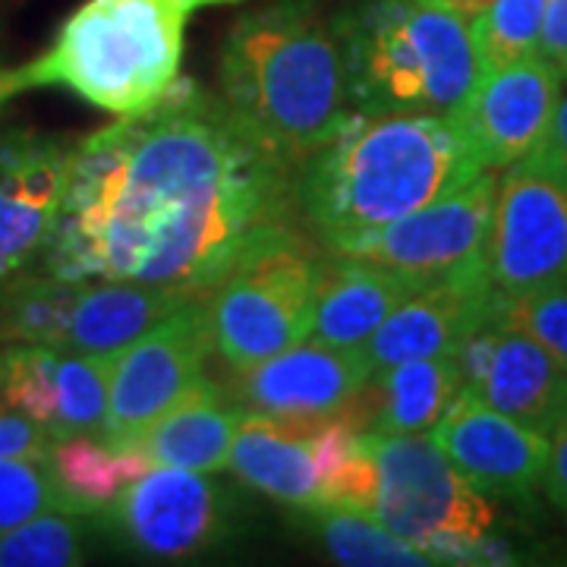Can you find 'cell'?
Instances as JSON below:
<instances>
[{
	"label": "cell",
	"mask_w": 567,
	"mask_h": 567,
	"mask_svg": "<svg viewBox=\"0 0 567 567\" xmlns=\"http://www.w3.org/2000/svg\"><path fill=\"white\" fill-rule=\"evenodd\" d=\"M561 102V76L539 54L486 70L473 92L451 111L483 171L511 167L546 140Z\"/></svg>",
	"instance_id": "obj_14"
},
{
	"label": "cell",
	"mask_w": 567,
	"mask_h": 567,
	"mask_svg": "<svg viewBox=\"0 0 567 567\" xmlns=\"http://www.w3.org/2000/svg\"><path fill=\"white\" fill-rule=\"evenodd\" d=\"M546 3L548 0H492L486 13L470 20L483 73L536 54Z\"/></svg>",
	"instance_id": "obj_27"
},
{
	"label": "cell",
	"mask_w": 567,
	"mask_h": 567,
	"mask_svg": "<svg viewBox=\"0 0 567 567\" xmlns=\"http://www.w3.org/2000/svg\"><path fill=\"white\" fill-rule=\"evenodd\" d=\"M80 281L10 278L0 290V338L25 344L63 347Z\"/></svg>",
	"instance_id": "obj_25"
},
{
	"label": "cell",
	"mask_w": 567,
	"mask_h": 567,
	"mask_svg": "<svg viewBox=\"0 0 567 567\" xmlns=\"http://www.w3.org/2000/svg\"><path fill=\"white\" fill-rule=\"evenodd\" d=\"M486 262L505 300L567 287V164L543 142L498 181Z\"/></svg>",
	"instance_id": "obj_8"
},
{
	"label": "cell",
	"mask_w": 567,
	"mask_h": 567,
	"mask_svg": "<svg viewBox=\"0 0 567 567\" xmlns=\"http://www.w3.org/2000/svg\"><path fill=\"white\" fill-rule=\"evenodd\" d=\"M48 461L73 511L85 517H95L123 488L152 470L148 457H142L140 451L104 445L95 435H73L54 442Z\"/></svg>",
	"instance_id": "obj_23"
},
{
	"label": "cell",
	"mask_w": 567,
	"mask_h": 567,
	"mask_svg": "<svg viewBox=\"0 0 567 567\" xmlns=\"http://www.w3.org/2000/svg\"><path fill=\"white\" fill-rule=\"evenodd\" d=\"M420 290L423 284L394 268L328 252V259L319 265L309 341L363 350L365 341L379 331V324Z\"/></svg>",
	"instance_id": "obj_19"
},
{
	"label": "cell",
	"mask_w": 567,
	"mask_h": 567,
	"mask_svg": "<svg viewBox=\"0 0 567 567\" xmlns=\"http://www.w3.org/2000/svg\"><path fill=\"white\" fill-rule=\"evenodd\" d=\"M246 0H85L39 58L0 70V107L25 92L63 89L114 117H140L181 82L186 22Z\"/></svg>",
	"instance_id": "obj_4"
},
{
	"label": "cell",
	"mask_w": 567,
	"mask_h": 567,
	"mask_svg": "<svg viewBox=\"0 0 567 567\" xmlns=\"http://www.w3.org/2000/svg\"><path fill=\"white\" fill-rule=\"evenodd\" d=\"M498 319L529 334L567 369V287H548L505 300Z\"/></svg>",
	"instance_id": "obj_29"
},
{
	"label": "cell",
	"mask_w": 567,
	"mask_h": 567,
	"mask_svg": "<svg viewBox=\"0 0 567 567\" xmlns=\"http://www.w3.org/2000/svg\"><path fill=\"white\" fill-rule=\"evenodd\" d=\"M218 82L234 117L297 171L350 117L341 44L322 0H271L244 13L224 39Z\"/></svg>",
	"instance_id": "obj_3"
},
{
	"label": "cell",
	"mask_w": 567,
	"mask_h": 567,
	"mask_svg": "<svg viewBox=\"0 0 567 567\" xmlns=\"http://www.w3.org/2000/svg\"><path fill=\"white\" fill-rule=\"evenodd\" d=\"M331 22L360 114H451L483 76L470 22L423 0H357Z\"/></svg>",
	"instance_id": "obj_5"
},
{
	"label": "cell",
	"mask_w": 567,
	"mask_h": 567,
	"mask_svg": "<svg viewBox=\"0 0 567 567\" xmlns=\"http://www.w3.org/2000/svg\"><path fill=\"white\" fill-rule=\"evenodd\" d=\"M495 193L498 181L492 177V171H483L461 189L334 252L394 268L423 287L447 281L470 268L488 265L486 249Z\"/></svg>",
	"instance_id": "obj_11"
},
{
	"label": "cell",
	"mask_w": 567,
	"mask_h": 567,
	"mask_svg": "<svg viewBox=\"0 0 567 567\" xmlns=\"http://www.w3.org/2000/svg\"><path fill=\"white\" fill-rule=\"evenodd\" d=\"M89 517L51 511L0 529V567H73L85 561Z\"/></svg>",
	"instance_id": "obj_26"
},
{
	"label": "cell",
	"mask_w": 567,
	"mask_h": 567,
	"mask_svg": "<svg viewBox=\"0 0 567 567\" xmlns=\"http://www.w3.org/2000/svg\"><path fill=\"white\" fill-rule=\"evenodd\" d=\"M429 7H439V10H447V13H454V17H461V20H476L480 13H486L488 7H492V0H423Z\"/></svg>",
	"instance_id": "obj_35"
},
{
	"label": "cell",
	"mask_w": 567,
	"mask_h": 567,
	"mask_svg": "<svg viewBox=\"0 0 567 567\" xmlns=\"http://www.w3.org/2000/svg\"><path fill=\"white\" fill-rule=\"evenodd\" d=\"M483 174L451 114H353L297 171V212L324 252Z\"/></svg>",
	"instance_id": "obj_2"
},
{
	"label": "cell",
	"mask_w": 567,
	"mask_h": 567,
	"mask_svg": "<svg viewBox=\"0 0 567 567\" xmlns=\"http://www.w3.org/2000/svg\"><path fill=\"white\" fill-rule=\"evenodd\" d=\"M369 442L379 461L375 520L423 548L435 565L488 561L495 507L488 495L466 483L432 435L369 429Z\"/></svg>",
	"instance_id": "obj_7"
},
{
	"label": "cell",
	"mask_w": 567,
	"mask_h": 567,
	"mask_svg": "<svg viewBox=\"0 0 567 567\" xmlns=\"http://www.w3.org/2000/svg\"><path fill=\"white\" fill-rule=\"evenodd\" d=\"M502 306L505 297L492 284L488 265L429 284L398 306L365 341L363 353L372 379L406 360L454 353L476 328L495 322L502 316Z\"/></svg>",
	"instance_id": "obj_17"
},
{
	"label": "cell",
	"mask_w": 567,
	"mask_h": 567,
	"mask_svg": "<svg viewBox=\"0 0 567 567\" xmlns=\"http://www.w3.org/2000/svg\"><path fill=\"white\" fill-rule=\"evenodd\" d=\"M76 142L10 130L0 136V281L17 278L51 244Z\"/></svg>",
	"instance_id": "obj_15"
},
{
	"label": "cell",
	"mask_w": 567,
	"mask_h": 567,
	"mask_svg": "<svg viewBox=\"0 0 567 567\" xmlns=\"http://www.w3.org/2000/svg\"><path fill=\"white\" fill-rule=\"evenodd\" d=\"M212 350L215 338L203 297L167 312L162 322L117 353L102 432L95 439L114 447L130 445L193 388L203 385Z\"/></svg>",
	"instance_id": "obj_10"
},
{
	"label": "cell",
	"mask_w": 567,
	"mask_h": 567,
	"mask_svg": "<svg viewBox=\"0 0 567 567\" xmlns=\"http://www.w3.org/2000/svg\"><path fill=\"white\" fill-rule=\"evenodd\" d=\"M322 259L293 224L265 234L208 293L215 350L234 372L309 341Z\"/></svg>",
	"instance_id": "obj_6"
},
{
	"label": "cell",
	"mask_w": 567,
	"mask_h": 567,
	"mask_svg": "<svg viewBox=\"0 0 567 567\" xmlns=\"http://www.w3.org/2000/svg\"><path fill=\"white\" fill-rule=\"evenodd\" d=\"M193 297L203 293L167 284L80 281L63 347L80 353H123L152 324Z\"/></svg>",
	"instance_id": "obj_21"
},
{
	"label": "cell",
	"mask_w": 567,
	"mask_h": 567,
	"mask_svg": "<svg viewBox=\"0 0 567 567\" xmlns=\"http://www.w3.org/2000/svg\"><path fill=\"white\" fill-rule=\"evenodd\" d=\"M240 511L237 488L205 480L196 470L158 466L123 488L95 520L117 546L136 555L189 561L237 536Z\"/></svg>",
	"instance_id": "obj_9"
},
{
	"label": "cell",
	"mask_w": 567,
	"mask_h": 567,
	"mask_svg": "<svg viewBox=\"0 0 567 567\" xmlns=\"http://www.w3.org/2000/svg\"><path fill=\"white\" fill-rule=\"evenodd\" d=\"M543 145H546L551 155H558L567 164V99H561L558 107H555V117L548 123V133Z\"/></svg>",
	"instance_id": "obj_34"
},
{
	"label": "cell",
	"mask_w": 567,
	"mask_h": 567,
	"mask_svg": "<svg viewBox=\"0 0 567 567\" xmlns=\"http://www.w3.org/2000/svg\"><path fill=\"white\" fill-rule=\"evenodd\" d=\"M51 511H73L48 457L0 461V529L20 527ZM76 514V511H73Z\"/></svg>",
	"instance_id": "obj_28"
},
{
	"label": "cell",
	"mask_w": 567,
	"mask_h": 567,
	"mask_svg": "<svg viewBox=\"0 0 567 567\" xmlns=\"http://www.w3.org/2000/svg\"><path fill=\"white\" fill-rule=\"evenodd\" d=\"M536 54L555 66V73L567 80V0H548Z\"/></svg>",
	"instance_id": "obj_32"
},
{
	"label": "cell",
	"mask_w": 567,
	"mask_h": 567,
	"mask_svg": "<svg viewBox=\"0 0 567 567\" xmlns=\"http://www.w3.org/2000/svg\"><path fill=\"white\" fill-rule=\"evenodd\" d=\"M246 420V410L227 388L205 379L181 404H174L164 416L136 435L130 445L148 457L152 466H174V470H196V473H218L227 470L230 445Z\"/></svg>",
	"instance_id": "obj_20"
},
{
	"label": "cell",
	"mask_w": 567,
	"mask_h": 567,
	"mask_svg": "<svg viewBox=\"0 0 567 567\" xmlns=\"http://www.w3.org/2000/svg\"><path fill=\"white\" fill-rule=\"evenodd\" d=\"M319 505L347 507L375 517L379 505V461L369 442V432L357 439L353 451L338 464V470L328 476V483L319 492Z\"/></svg>",
	"instance_id": "obj_30"
},
{
	"label": "cell",
	"mask_w": 567,
	"mask_h": 567,
	"mask_svg": "<svg viewBox=\"0 0 567 567\" xmlns=\"http://www.w3.org/2000/svg\"><path fill=\"white\" fill-rule=\"evenodd\" d=\"M297 520L316 543L338 561L350 567H425L435 565L423 548L382 527L372 514L334 505L297 507Z\"/></svg>",
	"instance_id": "obj_24"
},
{
	"label": "cell",
	"mask_w": 567,
	"mask_h": 567,
	"mask_svg": "<svg viewBox=\"0 0 567 567\" xmlns=\"http://www.w3.org/2000/svg\"><path fill=\"white\" fill-rule=\"evenodd\" d=\"M117 353L13 341L0 353V388L10 410L39 423L54 442L99 435Z\"/></svg>",
	"instance_id": "obj_12"
},
{
	"label": "cell",
	"mask_w": 567,
	"mask_h": 567,
	"mask_svg": "<svg viewBox=\"0 0 567 567\" xmlns=\"http://www.w3.org/2000/svg\"><path fill=\"white\" fill-rule=\"evenodd\" d=\"M429 435L483 495L527 502L543 486L551 447L548 435L492 410L466 388Z\"/></svg>",
	"instance_id": "obj_16"
},
{
	"label": "cell",
	"mask_w": 567,
	"mask_h": 567,
	"mask_svg": "<svg viewBox=\"0 0 567 567\" xmlns=\"http://www.w3.org/2000/svg\"><path fill=\"white\" fill-rule=\"evenodd\" d=\"M369 382H372V369L363 350L303 341L268 357L252 369L234 372L227 394L246 413L319 416L344 406Z\"/></svg>",
	"instance_id": "obj_18"
},
{
	"label": "cell",
	"mask_w": 567,
	"mask_h": 567,
	"mask_svg": "<svg viewBox=\"0 0 567 567\" xmlns=\"http://www.w3.org/2000/svg\"><path fill=\"white\" fill-rule=\"evenodd\" d=\"M543 488H546L551 507L567 520V420L551 432Z\"/></svg>",
	"instance_id": "obj_33"
},
{
	"label": "cell",
	"mask_w": 567,
	"mask_h": 567,
	"mask_svg": "<svg viewBox=\"0 0 567 567\" xmlns=\"http://www.w3.org/2000/svg\"><path fill=\"white\" fill-rule=\"evenodd\" d=\"M293 208L297 167L224 99L181 76L158 107L73 148L44 268L63 281L167 284L205 297Z\"/></svg>",
	"instance_id": "obj_1"
},
{
	"label": "cell",
	"mask_w": 567,
	"mask_h": 567,
	"mask_svg": "<svg viewBox=\"0 0 567 567\" xmlns=\"http://www.w3.org/2000/svg\"><path fill=\"white\" fill-rule=\"evenodd\" d=\"M379 413L372 432L423 435L445 416L454 398L464 391V372L457 353H435L423 360H406L375 375Z\"/></svg>",
	"instance_id": "obj_22"
},
{
	"label": "cell",
	"mask_w": 567,
	"mask_h": 567,
	"mask_svg": "<svg viewBox=\"0 0 567 567\" xmlns=\"http://www.w3.org/2000/svg\"><path fill=\"white\" fill-rule=\"evenodd\" d=\"M54 439L22 413H0V461L7 457H48Z\"/></svg>",
	"instance_id": "obj_31"
},
{
	"label": "cell",
	"mask_w": 567,
	"mask_h": 567,
	"mask_svg": "<svg viewBox=\"0 0 567 567\" xmlns=\"http://www.w3.org/2000/svg\"><path fill=\"white\" fill-rule=\"evenodd\" d=\"M454 353L464 388L492 410L543 435L567 420V369L524 331L495 319L464 338Z\"/></svg>",
	"instance_id": "obj_13"
}]
</instances>
